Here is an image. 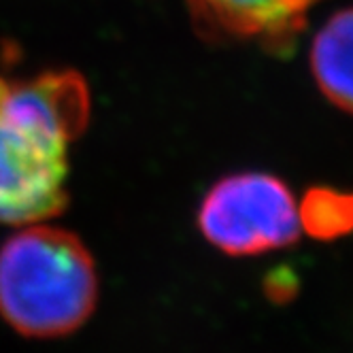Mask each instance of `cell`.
Wrapping results in <instances>:
<instances>
[{"mask_svg": "<svg viewBox=\"0 0 353 353\" xmlns=\"http://www.w3.org/2000/svg\"><path fill=\"white\" fill-rule=\"evenodd\" d=\"M311 70L321 94L353 115V7L334 13L317 32Z\"/></svg>", "mask_w": 353, "mask_h": 353, "instance_id": "5", "label": "cell"}, {"mask_svg": "<svg viewBox=\"0 0 353 353\" xmlns=\"http://www.w3.org/2000/svg\"><path fill=\"white\" fill-rule=\"evenodd\" d=\"M90 92L74 70L0 74V223L30 225L68 203V147L88 125Z\"/></svg>", "mask_w": 353, "mask_h": 353, "instance_id": "1", "label": "cell"}, {"mask_svg": "<svg viewBox=\"0 0 353 353\" xmlns=\"http://www.w3.org/2000/svg\"><path fill=\"white\" fill-rule=\"evenodd\" d=\"M317 0H188L198 30L209 39H258L288 49Z\"/></svg>", "mask_w": 353, "mask_h": 353, "instance_id": "4", "label": "cell"}, {"mask_svg": "<svg viewBox=\"0 0 353 353\" xmlns=\"http://www.w3.org/2000/svg\"><path fill=\"white\" fill-rule=\"evenodd\" d=\"M298 274L290 268V266H279L274 268L264 281V290L266 296L272 302H279V305H285V302L294 300L298 294Z\"/></svg>", "mask_w": 353, "mask_h": 353, "instance_id": "7", "label": "cell"}, {"mask_svg": "<svg viewBox=\"0 0 353 353\" xmlns=\"http://www.w3.org/2000/svg\"><path fill=\"white\" fill-rule=\"evenodd\" d=\"M203 236L228 256H258L296 243L300 221L290 188L266 172L217 181L198 209Z\"/></svg>", "mask_w": 353, "mask_h": 353, "instance_id": "3", "label": "cell"}, {"mask_svg": "<svg viewBox=\"0 0 353 353\" xmlns=\"http://www.w3.org/2000/svg\"><path fill=\"white\" fill-rule=\"evenodd\" d=\"M298 221L317 241H334L353 232V192L311 188L298 209Z\"/></svg>", "mask_w": 353, "mask_h": 353, "instance_id": "6", "label": "cell"}, {"mask_svg": "<svg viewBox=\"0 0 353 353\" xmlns=\"http://www.w3.org/2000/svg\"><path fill=\"white\" fill-rule=\"evenodd\" d=\"M98 302V270L83 241L30 223L0 245V317L28 339L77 332Z\"/></svg>", "mask_w": 353, "mask_h": 353, "instance_id": "2", "label": "cell"}]
</instances>
